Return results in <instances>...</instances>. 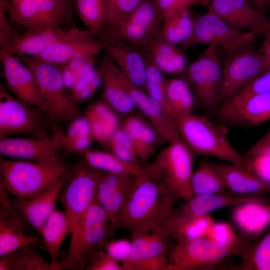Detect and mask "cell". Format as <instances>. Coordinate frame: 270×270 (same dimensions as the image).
<instances>
[{
    "label": "cell",
    "mask_w": 270,
    "mask_h": 270,
    "mask_svg": "<svg viewBox=\"0 0 270 270\" xmlns=\"http://www.w3.org/2000/svg\"><path fill=\"white\" fill-rule=\"evenodd\" d=\"M266 194L236 196L228 194H196L176 210L166 221L172 235L181 225L194 218L210 214L217 210L240 204L262 200Z\"/></svg>",
    "instance_id": "d6986e66"
},
{
    "label": "cell",
    "mask_w": 270,
    "mask_h": 270,
    "mask_svg": "<svg viewBox=\"0 0 270 270\" xmlns=\"http://www.w3.org/2000/svg\"><path fill=\"white\" fill-rule=\"evenodd\" d=\"M84 114L90 122L94 139L107 149L111 136L120 126L116 112L103 100L90 104Z\"/></svg>",
    "instance_id": "4dcf8cb0"
},
{
    "label": "cell",
    "mask_w": 270,
    "mask_h": 270,
    "mask_svg": "<svg viewBox=\"0 0 270 270\" xmlns=\"http://www.w3.org/2000/svg\"><path fill=\"white\" fill-rule=\"evenodd\" d=\"M76 168V164L64 173L53 186L32 198H13L14 206L22 220L38 233L55 210L60 194Z\"/></svg>",
    "instance_id": "d4e9b609"
},
{
    "label": "cell",
    "mask_w": 270,
    "mask_h": 270,
    "mask_svg": "<svg viewBox=\"0 0 270 270\" xmlns=\"http://www.w3.org/2000/svg\"><path fill=\"white\" fill-rule=\"evenodd\" d=\"M216 114L221 122L229 125L258 126L270 120V92L238 94L220 104Z\"/></svg>",
    "instance_id": "e0dca14e"
},
{
    "label": "cell",
    "mask_w": 270,
    "mask_h": 270,
    "mask_svg": "<svg viewBox=\"0 0 270 270\" xmlns=\"http://www.w3.org/2000/svg\"><path fill=\"white\" fill-rule=\"evenodd\" d=\"M206 238L230 250L234 256L242 260L246 255L252 242L237 234L231 226L225 222H214Z\"/></svg>",
    "instance_id": "ab89813d"
},
{
    "label": "cell",
    "mask_w": 270,
    "mask_h": 270,
    "mask_svg": "<svg viewBox=\"0 0 270 270\" xmlns=\"http://www.w3.org/2000/svg\"><path fill=\"white\" fill-rule=\"evenodd\" d=\"M0 59L6 82L5 88L21 101L43 108L42 98L32 70L6 51L0 50Z\"/></svg>",
    "instance_id": "ffe728a7"
},
{
    "label": "cell",
    "mask_w": 270,
    "mask_h": 270,
    "mask_svg": "<svg viewBox=\"0 0 270 270\" xmlns=\"http://www.w3.org/2000/svg\"><path fill=\"white\" fill-rule=\"evenodd\" d=\"M88 270H125L121 263L103 249L96 256Z\"/></svg>",
    "instance_id": "816d5d0a"
},
{
    "label": "cell",
    "mask_w": 270,
    "mask_h": 270,
    "mask_svg": "<svg viewBox=\"0 0 270 270\" xmlns=\"http://www.w3.org/2000/svg\"><path fill=\"white\" fill-rule=\"evenodd\" d=\"M53 125L44 110L28 104L0 86V138L20 134L42 136Z\"/></svg>",
    "instance_id": "ba28073f"
},
{
    "label": "cell",
    "mask_w": 270,
    "mask_h": 270,
    "mask_svg": "<svg viewBox=\"0 0 270 270\" xmlns=\"http://www.w3.org/2000/svg\"><path fill=\"white\" fill-rule=\"evenodd\" d=\"M156 6L163 16L173 12L190 8L194 4H202V0H155Z\"/></svg>",
    "instance_id": "db71d44e"
},
{
    "label": "cell",
    "mask_w": 270,
    "mask_h": 270,
    "mask_svg": "<svg viewBox=\"0 0 270 270\" xmlns=\"http://www.w3.org/2000/svg\"><path fill=\"white\" fill-rule=\"evenodd\" d=\"M218 46H209L182 74L190 85L195 100L202 108L218 106V100L222 70L218 54Z\"/></svg>",
    "instance_id": "7c38bea8"
},
{
    "label": "cell",
    "mask_w": 270,
    "mask_h": 270,
    "mask_svg": "<svg viewBox=\"0 0 270 270\" xmlns=\"http://www.w3.org/2000/svg\"><path fill=\"white\" fill-rule=\"evenodd\" d=\"M268 10H270V6H269V8H268Z\"/></svg>",
    "instance_id": "be15d7a7"
},
{
    "label": "cell",
    "mask_w": 270,
    "mask_h": 270,
    "mask_svg": "<svg viewBox=\"0 0 270 270\" xmlns=\"http://www.w3.org/2000/svg\"><path fill=\"white\" fill-rule=\"evenodd\" d=\"M263 68L262 56L258 50L254 48L252 43L228 54L222 70L218 106L238 93L261 74Z\"/></svg>",
    "instance_id": "4fadbf2b"
},
{
    "label": "cell",
    "mask_w": 270,
    "mask_h": 270,
    "mask_svg": "<svg viewBox=\"0 0 270 270\" xmlns=\"http://www.w3.org/2000/svg\"><path fill=\"white\" fill-rule=\"evenodd\" d=\"M90 30L75 28L62 39L56 42L40 54L32 57L34 60L57 66L78 59H93L104 50L102 38Z\"/></svg>",
    "instance_id": "ac0fdd59"
},
{
    "label": "cell",
    "mask_w": 270,
    "mask_h": 270,
    "mask_svg": "<svg viewBox=\"0 0 270 270\" xmlns=\"http://www.w3.org/2000/svg\"><path fill=\"white\" fill-rule=\"evenodd\" d=\"M116 230L96 196L78 231L70 240L68 254L61 262L62 268L88 270L97 254L116 235Z\"/></svg>",
    "instance_id": "277c9868"
},
{
    "label": "cell",
    "mask_w": 270,
    "mask_h": 270,
    "mask_svg": "<svg viewBox=\"0 0 270 270\" xmlns=\"http://www.w3.org/2000/svg\"><path fill=\"white\" fill-rule=\"evenodd\" d=\"M120 72L122 82L132 97L136 107L148 119L150 124L162 140L168 144L183 142L174 118L146 92L133 84L120 70Z\"/></svg>",
    "instance_id": "cb8c5ba5"
},
{
    "label": "cell",
    "mask_w": 270,
    "mask_h": 270,
    "mask_svg": "<svg viewBox=\"0 0 270 270\" xmlns=\"http://www.w3.org/2000/svg\"><path fill=\"white\" fill-rule=\"evenodd\" d=\"M232 219L240 232L242 238L254 242L270 228V198L266 196L236 206Z\"/></svg>",
    "instance_id": "484cf974"
},
{
    "label": "cell",
    "mask_w": 270,
    "mask_h": 270,
    "mask_svg": "<svg viewBox=\"0 0 270 270\" xmlns=\"http://www.w3.org/2000/svg\"><path fill=\"white\" fill-rule=\"evenodd\" d=\"M142 50L146 64V92L172 117L166 98L163 72L154 63L148 50Z\"/></svg>",
    "instance_id": "7bdbcfd3"
},
{
    "label": "cell",
    "mask_w": 270,
    "mask_h": 270,
    "mask_svg": "<svg viewBox=\"0 0 270 270\" xmlns=\"http://www.w3.org/2000/svg\"><path fill=\"white\" fill-rule=\"evenodd\" d=\"M24 223L20 216L0 215V257L17 248L32 246L40 242L39 236L25 234Z\"/></svg>",
    "instance_id": "e575fe53"
},
{
    "label": "cell",
    "mask_w": 270,
    "mask_h": 270,
    "mask_svg": "<svg viewBox=\"0 0 270 270\" xmlns=\"http://www.w3.org/2000/svg\"><path fill=\"white\" fill-rule=\"evenodd\" d=\"M223 184L231 191L240 195L270 194V185L252 172L232 164H213Z\"/></svg>",
    "instance_id": "f1b7e54d"
},
{
    "label": "cell",
    "mask_w": 270,
    "mask_h": 270,
    "mask_svg": "<svg viewBox=\"0 0 270 270\" xmlns=\"http://www.w3.org/2000/svg\"><path fill=\"white\" fill-rule=\"evenodd\" d=\"M136 178L131 175L115 174L100 170L97 199L110 222L115 227L128 202Z\"/></svg>",
    "instance_id": "7402d4cb"
},
{
    "label": "cell",
    "mask_w": 270,
    "mask_h": 270,
    "mask_svg": "<svg viewBox=\"0 0 270 270\" xmlns=\"http://www.w3.org/2000/svg\"><path fill=\"white\" fill-rule=\"evenodd\" d=\"M179 198L161 182L137 178L116 228L130 233L132 240L164 224Z\"/></svg>",
    "instance_id": "6da1fadb"
},
{
    "label": "cell",
    "mask_w": 270,
    "mask_h": 270,
    "mask_svg": "<svg viewBox=\"0 0 270 270\" xmlns=\"http://www.w3.org/2000/svg\"><path fill=\"white\" fill-rule=\"evenodd\" d=\"M75 28L44 30H26L13 41L1 46L0 50L14 54H22L34 57L68 35Z\"/></svg>",
    "instance_id": "83f0119b"
},
{
    "label": "cell",
    "mask_w": 270,
    "mask_h": 270,
    "mask_svg": "<svg viewBox=\"0 0 270 270\" xmlns=\"http://www.w3.org/2000/svg\"><path fill=\"white\" fill-rule=\"evenodd\" d=\"M192 155L183 142L168 144L146 166L149 176L162 182L179 198L188 200L194 196L191 184Z\"/></svg>",
    "instance_id": "52a82bcc"
},
{
    "label": "cell",
    "mask_w": 270,
    "mask_h": 270,
    "mask_svg": "<svg viewBox=\"0 0 270 270\" xmlns=\"http://www.w3.org/2000/svg\"><path fill=\"white\" fill-rule=\"evenodd\" d=\"M236 270H270V228L261 238L252 243L241 263L230 266Z\"/></svg>",
    "instance_id": "b9f144b4"
},
{
    "label": "cell",
    "mask_w": 270,
    "mask_h": 270,
    "mask_svg": "<svg viewBox=\"0 0 270 270\" xmlns=\"http://www.w3.org/2000/svg\"><path fill=\"white\" fill-rule=\"evenodd\" d=\"M144 0H106L107 22L104 30L112 28L118 26Z\"/></svg>",
    "instance_id": "bcb514c9"
},
{
    "label": "cell",
    "mask_w": 270,
    "mask_h": 270,
    "mask_svg": "<svg viewBox=\"0 0 270 270\" xmlns=\"http://www.w3.org/2000/svg\"><path fill=\"white\" fill-rule=\"evenodd\" d=\"M254 7L260 12L266 15V10L268 9L270 0H252Z\"/></svg>",
    "instance_id": "91938a15"
},
{
    "label": "cell",
    "mask_w": 270,
    "mask_h": 270,
    "mask_svg": "<svg viewBox=\"0 0 270 270\" xmlns=\"http://www.w3.org/2000/svg\"><path fill=\"white\" fill-rule=\"evenodd\" d=\"M65 142V132L57 125L42 136L0 138V155L44 162L62 159L61 152Z\"/></svg>",
    "instance_id": "2e32d148"
},
{
    "label": "cell",
    "mask_w": 270,
    "mask_h": 270,
    "mask_svg": "<svg viewBox=\"0 0 270 270\" xmlns=\"http://www.w3.org/2000/svg\"><path fill=\"white\" fill-rule=\"evenodd\" d=\"M247 158L249 171L260 180L270 185V156L257 155Z\"/></svg>",
    "instance_id": "681fc988"
},
{
    "label": "cell",
    "mask_w": 270,
    "mask_h": 270,
    "mask_svg": "<svg viewBox=\"0 0 270 270\" xmlns=\"http://www.w3.org/2000/svg\"><path fill=\"white\" fill-rule=\"evenodd\" d=\"M212 12L234 27L256 35H266L270 22L248 0H212L207 6Z\"/></svg>",
    "instance_id": "44dd1931"
},
{
    "label": "cell",
    "mask_w": 270,
    "mask_h": 270,
    "mask_svg": "<svg viewBox=\"0 0 270 270\" xmlns=\"http://www.w3.org/2000/svg\"><path fill=\"white\" fill-rule=\"evenodd\" d=\"M233 256L230 250L206 238L176 242L168 256L167 270H211Z\"/></svg>",
    "instance_id": "5bb4252c"
},
{
    "label": "cell",
    "mask_w": 270,
    "mask_h": 270,
    "mask_svg": "<svg viewBox=\"0 0 270 270\" xmlns=\"http://www.w3.org/2000/svg\"><path fill=\"white\" fill-rule=\"evenodd\" d=\"M268 92H270V70L260 74L238 94H250Z\"/></svg>",
    "instance_id": "f5cc1de1"
},
{
    "label": "cell",
    "mask_w": 270,
    "mask_h": 270,
    "mask_svg": "<svg viewBox=\"0 0 270 270\" xmlns=\"http://www.w3.org/2000/svg\"><path fill=\"white\" fill-rule=\"evenodd\" d=\"M170 230L165 222L152 231L132 240V250L122 264L125 270H167L172 246Z\"/></svg>",
    "instance_id": "9a60e30c"
},
{
    "label": "cell",
    "mask_w": 270,
    "mask_h": 270,
    "mask_svg": "<svg viewBox=\"0 0 270 270\" xmlns=\"http://www.w3.org/2000/svg\"><path fill=\"white\" fill-rule=\"evenodd\" d=\"M174 120L183 142L193 154L213 156L250 172L248 158L229 142L224 128L192 113Z\"/></svg>",
    "instance_id": "7a4b0ae2"
},
{
    "label": "cell",
    "mask_w": 270,
    "mask_h": 270,
    "mask_svg": "<svg viewBox=\"0 0 270 270\" xmlns=\"http://www.w3.org/2000/svg\"><path fill=\"white\" fill-rule=\"evenodd\" d=\"M32 246L17 248L0 257V270H14L18 260L29 251Z\"/></svg>",
    "instance_id": "9f6ffc18"
},
{
    "label": "cell",
    "mask_w": 270,
    "mask_h": 270,
    "mask_svg": "<svg viewBox=\"0 0 270 270\" xmlns=\"http://www.w3.org/2000/svg\"><path fill=\"white\" fill-rule=\"evenodd\" d=\"M40 234L43 238L45 248L51 258V270L62 269L59 252L65 238L70 234L69 223L65 212L55 210Z\"/></svg>",
    "instance_id": "1f68e13d"
},
{
    "label": "cell",
    "mask_w": 270,
    "mask_h": 270,
    "mask_svg": "<svg viewBox=\"0 0 270 270\" xmlns=\"http://www.w3.org/2000/svg\"><path fill=\"white\" fill-rule=\"evenodd\" d=\"M105 52L129 81L146 92V64L143 50L114 38H101Z\"/></svg>",
    "instance_id": "603a6c76"
},
{
    "label": "cell",
    "mask_w": 270,
    "mask_h": 270,
    "mask_svg": "<svg viewBox=\"0 0 270 270\" xmlns=\"http://www.w3.org/2000/svg\"><path fill=\"white\" fill-rule=\"evenodd\" d=\"M107 150L122 160L140 164L131 140L121 126L111 136Z\"/></svg>",
    "instance_id": "f6af8a7d"
},
{
    "label": "cell",
    "mask_w": 270,
    "mask_h": 270,
    "mask_svg": "<svg viewBox=\"0 0 270 270\" xmlns=\"http://www.w3.org/2000/svg\"><path fill=\"white\" fill-rule=\"evenodd\" d=\"M104 249L117 261L122 264L131 253L132 242L124 238L111 239L106 244Z\"/></svg>",
    "instance_id": "f907efd6"
},
{
    "label": "cell",
    "mask_w": 270,
    "mask_h": 270,
    "mask_svg": "<svg viewBox=\"0 0 270 270\" xmlns=\"http://www.w3.org/2000/svg\"><path fill=\"white\" fill-rule=\"evenodd\" d=\"M120 126L129 136L140 162L148 160L162 140L154 128L136 115L128 116Z\"/></svg>",
    "instance_id": "f546056e"
},
{
    "label": "cell",
    "mask_w": 270,
    "mask_h": 270,
    "mask_svg": "<svg viewBox=\"0 0 270 270\" xmlns=\"http://www.w3.org/2000/svg\"><path fill=\"white\" fill-rule=\"evenodd\" d=\"M255 36L231 26L218 16L210 12L194 20L192 32L180 44L183 50L193 46L204 44L223 48L230 54L253 42Z\"/></svg>",
    "instance_id": "8fae6325"
},
{
    "label": "cell",
    "mask_w": 270,
    "mask_h": 270,
    "mask_svg": "<svg viewBox=\"0 0 270 270\" xmlns=\"http://www.w3.org/2000/svg\"><path fill=\"white\" fill-rule=\"evenodd\" d=\"M86 162L92 168L115 174L140 178L150 176L146 166L122 160L112 152L88 148L80 153Z\"/></svg>",
    "instance_id": "d6a6232c"
},
{
    "label": "cell",
    "mask_w": 270,
    "mask_h": 270,
    "mask_svg": "<svg viewBox=\"0 0 270 270\" xmlns=\"http://www.w3.org/2000/svg\"><path fill=\"white\" fill-rule=\"evenodd\" d=\"M74 166L51 162L11 160L0 156V180L14 198L29 199L49 189Z\"/></svg>",
    "instance_id": "3957f363"
},
{
    "label": "cell",
    "mask_w": 270,
    "mask_h": 270,
    "mask_svg": "<svg viewBox=\"0 0 270 270\" xmlns=\"http://www.w3.org/2000/svg\"><path fill=\"white\" fill-rule=\"evenodd\" d=\"M14 55L34 74L43 100V109L53 125L71 122L84 115L68 91L58 66L38 62L22 54Z\"/></svg>",
    "instance_id": "5b68a950"
},
{
    "label": "cell",
    "mask_w": 270,
    "mask_h": 270,
    "mask_svg": "<svg viewBox=\"0 0 270 270\" xmlns=\"http://www.w3.org/2000/svg\"><path fill=\"white\" fill-rule=\"evenodd\" d=\"M194 18L190 8L169 13L164 16L160 36L173 44H181L191 34Z\"/></svg>",
    "instance_id": "d590c367"
},
{
    "label": "cell",
    "mask_w": 270,
    "mask_h": 270,
    "mask_svg": "<svg viewBox=\"0 0 270 270\" xmlns=\"http://www.w3.org/2000/svg\"><path fill=\"white\" fill-rule=\"evenodd\" d=\"M10 195L4 182L0 180V215L21 217Z\"/></svg>",
    "instance_id": "11a10c76"
},
{
    "label": "cell",
    "mask_w": 270,
    "mask_h": 270,
    "mask_svg": "<svg viewBox=\"0 0 270 270\" xmlns=\"http://www.w3.org/2000/svg\"><path fill=\"white\" fill-rule=\"evenodd\" d=\"M163 20L155 0H144L118 26L104 29L100 38H117L146 50L159 34Z\"/></svg>",
    "instance_id": "30bf717a"
},
{
    "label": "cell",
    "mask_w": 270,
    "mask_h": 270,
    "mask_svg": "<svg viewBox=\"0 0 270 270\" xmlns=\"http://www.w3.org/2000/svg\"><path fill=\"white\" fill-rule=\"evenodd\" d=\"M65 133L62 156L74 152L81 153L88 148L94 139L90 122L84 114L70 122Z\"/></svg>",
    "instance_id": "f35d334b"
},
{
    "label": "cell",
    "mask_w": 270,
    "mask_h": 270,
    "mask_svg": "<svg viewBox=\"0 0 270 270\" xmlns=\"http://www.w3.org/2000/svg\"><path fill=\"white\" fill-rule=\"evenodd\" d=\"M12 3H16L20 1L21 0H9Z\"/></svg>",
    "instance_id": "6125c7cd"
},
{
    "label": "cell",
    "mask_w": 270,
    "mask_h": 270,
    "mask_svg": "<svg viewBox=\"0 0 270 270\" xmlns=\"http://www.w3.org/2000/svg\"><path fill=\"white\" fill-rule=\"evenodd\" d=\"M146 50L154 63L162 72L182 74L187 66L184 50L166 41L160 34Z\"/></svg>",
    "instance_id": "836d02e7"
},
{
    "label": "cell",
    "mask_w": 270,
    "mask_h": 270,
    "mask_svg": "<svg viewBox=\"0 0 270 270\" xmlns=\"http://www.w3.org/2000/svg\"><path fill=\"white\" fill-rule=\"evenodd\" d=\"M212 0H202L203 5L207 6Z\"/></svg>",
    "instance_id": "94428289"
},
{
    "label": "cell",
    "mask_w": 270,
    "mask_h": 270,
    "mask_svg": "<svg viewBox=\"0 0 270 270\" xmlns=\"http://www.w3.org/2000/svg\"><path fill=\"white\" fill-rule=\"evenodd\" d=\"M214 222L210 214L191 220L176 230L173 238L184 242L205 238Z\"/></svg>",
    "instance_id": "ee69618b"
},
{
    "label": "cell",
    "mask_w": 270,
    "mask_h": 270,
    "mask_svg": "<svg viewBox=\"0 0 270 270\" xmlns=\"http://www.w3.org/2000/svg\"><path fill=\"white\" fill-rule=\"evenodd\" d=\"M81 21L96 37L100 38L107 22L106 0H72Z\"/></svg>",
    "instance_id": "74e56055"
},
{
    "label": "cell",
    "mask_w": 270,
    "mask_h": 270,
    "mask_svg": "<svg viewBox=\"0 0 270 270\" xmlns=\"http://www.w3.org/2000/svg\"><path fill=\"white\" fill-rule=\"evenodd\" d=\"M14 270H51V265L40 255L36 244H34L20 258Z\"/></svg>",
    "instance_id": "7dc6e473"
},
{
    "label": "cell",
    "mask_w": 270,
    "mask_h": 270,
    "mask_svg": "<svg viewBox=\"0 0 270 270\" xmlns=\"http://www.w3.org/2000/svg\"><path fill=\"white\" fill-rule=\"evenodd\" d=\"M265 36V40L258 50L263 60L262 72L270 70V30Z\"/></svg>",
    "instance_id": "680465c9"
},
{
    "label": "cell",
    "mask_w": 270,
    "mask_h": 270,
    "mask_svg": "<svg viewBox=\"0 0 270 270\" xmlns=\"http://www.w3.org/2000/svg\"><path fill=\"white\" fill-rule=\"evenodd\" d=\"M257 155L270 156V128L263 136L248 150L244 154L246 158Z\"/></svg>",
    "instance_id": "6f0895ef"
},
{
    "label": "cell",
    "mask_w": 270,
    "mask_h": 270,
    "mask_svg": "<svg viewBox=\"0 0 270 270\" xmlns=\"http://www.w3.org/2000/svg\"><path fill=\"white\" fill-rule=\"evenodd\" d=\"M5 5V0H0V46H4L18 36L22 33L10 22Z\"/></svg>",
    "instance_id": "c3c4849f"
},
{
    "label": "cell",
    "mask_w": 270,
    "mask_h": 270,
    "mask_svg": "<svg viewBox=\"0 0 270 270\" xmlns=\"http://www.w3.org/2000/svg\"><path fill=\"white\" fill-rule=\"evenodd\" d=\"M100 170L90 166L84 159L62 190L58 200L68 218L70 240L72 238L96 196Z\"/></svg>",
    "instance_id": "9c48e42d"
},
{
    "label": "cell",
    "mask_w": 270,
    "mask_h": 270,
    "mask_svg": "<svg viewBox=\"0 0 270 270\" xmlns=\"http://www.w3.org/2000/svg\"><path fill=\"white\" fill-rule=\"evenodd\" d=\"M191 184L194 195L229 194L212 163L200 164L193 172Z\"/></svg>",
    "instance_id": "60d3db41"
},
{
    "label": "cell",
    "mask_w": 270,
    "mask_h": 270,
    "mask_svg": "<svg viewBox=\"0 0 270 270\" xmlns=\"http://www.w3.org/2000/svg\"><path fill=\"white\" fill-rule=\"evenodd\" d=\"M250 2V1L252 0H248Z\"/></svg>",
    "instance_id": "e7e4bbea"
},
{
    "label": "cell",
    "mask_w": 270,
    "mask_h": 270,
    "mask_svg": "<svg viewBox=\"0 0 270 270\" xmlns=\"http://www.w3.org/2000/svg\"><path fill=\"white\" fill-rule=\"evenodd\" d=\"M10 22L26 30L70 29L76 26L72 0H5Z\"/></svg>",
    "instance_id": "8992f818"
},
{
    "label": "cell",
    "mask_w": 270,
    "mask_h": 270,
    "mask_svg": "<svg viewBox=\"0 0 270 270\" xmlns=\"http://www.w3.org/2000/svg\"><path fill=\"white\" fill-rule=\"evenodd\" d=\"M103 100L118 114H128L135 104L120 77V70L108 56L101 62Z\"/></svg>",
    "instance_id": "4316f807"
},
{
    "label": "cell",
    "mask_w": 270,
    "mask_h": 270,
    "mask_svg": "<svg viewBox=\"0 0 270 270\" xmlns=\"http://www.w3.org/2000/svg\"><path fill=\"white\" fill-rule=\"evenodd\" d=\"M165 90L167 102L174 119L192 113L196 100L190 85L184 78L166 80Z\"/></svg>",
    "instance_id": "8d00e7d4"
}]
</instances>
